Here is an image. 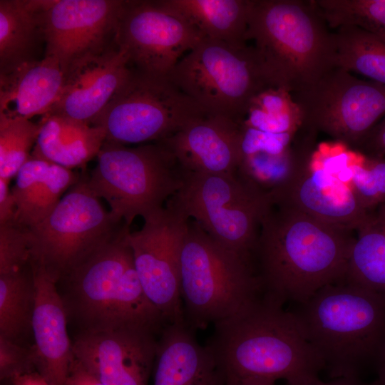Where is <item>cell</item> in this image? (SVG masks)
Returning <instances> with one entry per match:
<instances>
[{"label": "cell", "mask_w": 385, "mask_h": 385, "mask_svg": "<svg viewBox=\"0 0 385 385\" xmlns=\"http://www.w3.org/2000/svg\"><path fill=\"white\" fill-rule=\"evenodd\" d=\"M355 231L272 202L253 255L263 294L284 305L302 304L322 287L346 279Z\"/></svg>", "instance_id": "obj_1"}, {"label": "cell", "mask_w": 385, "mask_h": 385, "mask_svg": "<svg viewBox=\"0 0 385 385\" xmlns=\"http://www.w3.org/2000/svg\"><path fill=\"white\" fill-rule=\"evenodd\" d=\"M206 346L226 380L285 379L311 385L324 364L294 312L264 294L214 324Z\"/></svg>", "instance_id": "obj_2"}, {"label": "cell", "mask_w": 385, "mask_h": 385, "mask_svg": "<svg viewBox=\"0 0 385 385\" xmlns=\"http://www.w3.org/2000/svg\"><path fill=\"white\" fill-rule=\"evenodd\" d=\"M125 224L56 284L68 322L78 333L143 328L160 332L168 324L150 302L138 278Z\"/></svg>", "instance_id": "obj_3"}, {"label": "cell", "mask_w": 385, "mask_h": 385, "mask_svg": "<svg viewBox=\"0 0 385 385\" xmlns=\"http://www.w3.org/2000/svg\"><path fill=\"white\" fill-rule=\"evenodd\" d=\"M245 40L254 41L270 85L291 93L337 66L334 32L313 0H252Z\"/></svg>", "instance_id": "obj_4"}, {"label": "cell", "mask_w": 385, "mask_h": 385, "mask_svg": "<svg viewBox=\"0 0 385 385\" xmlns=\"http://www.w3.org/2000/svg\"><path fill=\"white\" fill-rule=\"evenodd\" d=\"M294 312L334 379H358L385 342V297L343 280L327 285Z\"/></svg>", "instance_id": "obj_5"}, {"label": "cell", "mask_w": 385, "mask_h": 385, "mask_svg": "<svg viewBox=\"0 0 385 385\" xmlns=\"http://www.w3.org/2000/svg\"><path fill=\"white\" fill-rule=\"evenodd\" d=\"M185 323L205 329L263 294L254 265L225 248L190 219L180 256Z\"/></svg>", "instance_id": "obj_6"}, {"label": "cell", "mask_w": 385, "mask_h": 385, "mask_svg": "<svg viewBox=\"0 0 385 385\" xmlns=\"http://www.w3.org/2000/svg\"><path fill=\"white\" fill-rule=\"evenodd\" d=\"M86 183L111 212L130 226L163 207L181 188L185 173L173 153L161 142L127 147L105 140Z\"/></svg>", "instance_id": "obj_7"}, {"label": "cell", "mask_w": 385, "mask_h": 385, "mask_svg": "<svg viewBox=\"0 0 385 385\" xmlns=\"http://www.w3.org/2000/svg\"><path fill=\"white\" fill-rule=\"evenodd\" d=\"M206 113L240 123L250 101L272 87L253 46L204 38L167 77Z\"/></svg>", "instance_id": "obj_8"}, {"label": "cell", "mask_w": 385, "mask_h": 385, "mask_svg": "<svg viewBox=\"0 0 385 385\" xmlns=\"http://www.w3.org/2000/svg\"><path fill=\"white\" fill-rule=\"evenodd\" d=\"M168 201L221 245L254 265L260 224L272 203L270 196L237 173H185L181 188Z\"/></svg>", "instance_id": "obj_9"}, {"label": "cell", "mask_w": 385, "mask_h": 385, "mask_svg": "<svg viewBox=\"0 0 385 385\" xmlns=\"http://www.w3.org/2000/svg\"><path fill=\"white\" fill-rule=\"evenodd\" d=\"M208 114L168 78L132 69L92 125L123 145L159 142Z\"/></svg>", "instance_id": "obj_10"}, {"label": "cell", "mask_w": 385, "mask_h": 385, "mask_svg": "<svg viewBox=\"0 0 385 385\" xmlns=\"http://www.w3.org/2000/svg\"><path fill=\"white\" fill-rule=\"evenodd\" d=\"M125 224L104 209L81 177L43 220L29 227L32 260L57 282Z\"/></svg>", "instance_id": "obj_11"}, {"label": "cell", "mask_w": 385, "mask_h": 385, "mask_svg": "<svg viewBox=\"0 0 385 385\" xmlns=\"http://www.w3.org/2000/svg\"><path fill=\"white\" fill-rule=\"evenodd\" d=\"M292 95L304 125L353 151L385 115V86L339 66Z\"/></svg>", "instance_id": "obj_12"}, {"label": "cell", "mask_w": 385, "mask_h": 385, "mask_svg": "<svg viewBox=\"0 0 385 385\" xmlns=\"http://www.w3.org/2000/svg\"><path fill=\"white\" fill-rule=\"evenodd\" d=\"M143 219L128 236L143 289L167 324L183 322L180 256L190 219L169 201Z\"/></svg>", "instance_id": "obj_13"}, {"label": "cell", "mask_w": 385, "mask_h": 385, "mask_svg": "<svg viewBox=\"0 0 385 385\" xmlns=\"http://www.w3.org/2000/svg\"><path fill=\"white\" fill-rule=\"evenodd\" d=\"M204 38L182 16L157 1H125L115 41L134 70L167 78Z\"/></svg>", "instance_id": "obj_14"}, {"label": "cell", "mask_w": 385, "mask_h": 385, "mask_svg": "<svg viewBox=\"0 0 385 385\" xmlns=\"http://www.w3.org/2000/svg\"><path fill=\"white\" fill-rule=\"evenodd\" d=\"M125 1L48 0L41 11L44 56L63 72L78 59L115 43Z\"/></svg>", "instance_id": "obj_15"}, {"label": "cell", "mask_w": 385, "mask_h": 385, "mask_svg": "<svg viewBox=\"0 0 385 385\" xmlns=\"http://www.w3.org/2000/svg\"><path fill=\"white\" fill-rule=\"evenodd\" d=\"M155 334L134 327L77 333L73 352L104 385H148L156 354Z\"/></svg>", "instance_id": "obj_16"}, {"label": "cell", "mask_w": 385, "mask_h": 385, "mask_svg": "<svg viewBox=\"0 0 385 385\" xmlns=\"http://www.w3.org/2000/svg\"><path fill=\"white\" fill-rule=\"evenodd\" d=\"M125 52L115 41L75 61L64 73L60 96L45 115H58L92 125L129 77Z\"/></svg>", "instance_id": "obj_17"}, {"label": "cell", "mask_w": 385, "mask_h": 385, "mask_svg": "<svg viewBox=\"0 0 385 385\" xmlns=\"http://www.w3.org/2000/svg\"><path fill=\"white\" fill-rule=\"evenodd\" d=\"M325 223L356 231L369 212L350 185L325 166L315 151L309 161L271 197Z\"/></svg>", "instance_id": "obj_18"}, {"label": "cell", "mask_w": 385, "mask_h": 385, "mask_svg": "<svg viewBox=\"0 0 385 385\" xmlns=\"http://www.w3.org/2000/svg\"><path fill=\"white\" fill-rule=\"evenodd\" d=\"M36 289L31 335L36 371L51 385H66L75 358L68 319L56 282L31 260Z\"/></svg>", "instance_id": "obj_19"}, {"label": "cell", "mask_w": 385, "mask_h": 385, "mask_svg": "<svg viewBox=\"0 0 385 385\" xmlns=\"http://www.w3.org/2000/svg\"><path fill=\"white\" fill-rule=\"evenodd\" d=\"M240 125L207 114L159 141L174 155L185 173H235L240 161Z\"/></svg>", "instance_id": "obj_20"}, {"label": "cell", "mask_w": 385, "mask_h": 385, "mask_svg": "<svg viewBox=\"0 0 385 385\" xmlns=\"http://www.w3.org/2000/svg\"><path fill=\"white\" fill-rule=\"evenodd\" d=\"M160 334L153 385H225L215 358L197 342L185 322L168 324Z\"/></svg>", "instance_id": "obj_21"}, {"label": "cell", "mask_w": 385, "mask_h": 385, "mask_svg": "<svg viewBox=\"0 0 385 385\" xmlns=\"http://www.w3.org/2000/svg\"><path fill=\"white\" fill-rule=\"evenodd\" d=\"M63 80L58 61L48 56L0 73V115L29 120L45 115L58 100Z\"/></svg>", "instance_id": "obj_22"}, {"label": "cell", "mask_w": 385, "mask_h": 385, "mask_svg": "<svg viewBox=\"0 0 385 385\" xmlns=\"http://www.w3.org/2000/svg\"><path fill=\"white\" fill-rule=\"evenodd\" d=\"M31 155L72 169L97 157L106 139L103 128L58 115H43Z\"/></svg>", "instance_id": "obj_23"}, {"label": "cell", "mask_w": 385, "mask_h": 385, "mask_svg": "<svg viewBox=\"0 0 385 385\" xmlns=\"http://www.w3.org/2000/svg\"><path fill=\"white\" fill-rule=\"evenodd\" d=\"M48 0L0 1V73L38 60L44 37L41 11Z\"/></svg>", "instance_id": "obj_24"}, {"label": "cell", "mask_w": 385, "mask_h": 385, "mask_svg": "<svg viewBox=\"0 0 385 385\" xmlns=\"http://www.w3.org/2000/svg\"><path fill=\"white\" fill-rule=\"evenodd\" d=\"M205 37L232 43L246 42L252 0H159Z\"/></svg>", "instance_id": "obj_25"}, {"label": "cell", "mask_w": 385, "mask_h": 385, "mask_svg": "<svg viewBox=\"0 0 385 385\" xmlns=\"http://www.w3.org/2000/svg\"><path fill=\"white\" fill-rule=\"evenodd\" d=\"M345 280L385 297V203L355 231Z\"/></svg>", "instance_id": "obj_26"}, {"label": "cell", "mask_w": 385, "mask_h": 385, "mask_svg": "<svg viewBox=\"0 0 385 385\" xmlns=\"http://www.w3.org/2000/svg\"><path fill=\"white\" fill-rule=\"evenodd\" d=\"M35 298L31 262L21 271L0 275V336L22 344L31 334Z\"/></svg>", "instance_id": "obj_27"}, {"label": "cell", "mask_w": 385, "mask_h": 385, "mask_svg": "<svg viewBox=\"0 0 385 385\" xmlns=\"http://www.w3.org/2000/svg\"><path fill=\"white\" fill-rule=\"evenodd\" d=\"M334 35L337 66L385 86V43L354 26L339 27Z\"/></svg>", "instance_id": "obj_28"}, {"label": "cell", "mask_w": 385, "mask_h": 385, "mask_svg": "<svg viewBox=\"0 0 385 385\" xmlns=\"http://www.w3.org/2000/svg\"><path fill=\"white\" fill-rule=\"evenodd\" d=\"M239 124L272 134L296 133L302 125V116L289 91L270 87L250 101Z\"/></svg>", "instance_id": "obj_29"}, {"label": "cell", "mask_w": 385, "mask_h": 385, "mask_svg": "<svg viewBox=\"0 0 385 385\" xmlns=\"http://www.w3.org/2000/svg\"><path fill=\"white\" fill-rule=\"evenodd\" d=\"M328 26H354L385 43V0H313Z\"/></svg>", "instance_id": "obj_30"}, {"label": "cell", "mask_w": 385, "mask_h": 385, "mask_svg": "<svg viewBox=\"0 0 385 385\" xmlns=\"http://www.w3.org/2000/svg\"><path fill=\"white\" fill-rule=\"evenodd\" d=\"M42 123L0 115V178L16 176L30 158Z\"/></svg>", "instance_id": "obj_31"}, {"label": "cell", "mask_w": 385, "mask_h": 385, "mask_svg": "<svg viewBox=\"0 0 385 385\" xmlns=\"http://www.w3.org/2000/svg\"><path fill=\"white\" fill-rule=\"evenodd\" d=\"M80 178L72 170L51 163L29 207L16 221L29 228L41 222L56 207L63 194L78 183Z\"/></svg>", "instance_id": "obj_32"}, {"label": "cell", "mask_w": 385, "mask_h": 385, "mask_svg": "<svg viewBox=\"0 0 385 385\" xmlns=\"http://www.w3.org/2000/svg\"><path fill=\"white\" fill-rule=\"evenodd\" d=\"M349 168L350 187L366 211H372L385 203L384 158L351 155Z\"/></svg>", "instance_id": "obj_33"}, {"label": "cell", "mask_w": 385, "mask_h": 385, "mask_svg": "<svg viewBox=\"0 0 385 385\" xmlns=\"http://www.w3.org/2000/svg\"><path fill=\"white\" fill-rule=\"evenodd\" d=\"M31 260L29 228L16 220L0 225V275L21 271Z\"/></svg>", "instance_id": "obj_34"}, {"label": "cell", "mask_w": 385, "mask_h": 385, "mask_svg": "<svg viewBox=\"0 0 385 385\" xmlns=\"http://www.w3.org/2000/svg\"><path fill=\"white\" fill-rule=\"evenodd\" d=\"M51 162L31 155L16 175L11 192L16 204V220L29 207L39 184L46 175Z\"/></svg>", "instance_id": "obj_35"}, {"label": "cell", "mask_w": 385, "mask_h": 385, "mask_svg": "<svg viewBox=\"0 0 385 385\" xmlns=\"http://www.w3.org/2000/svg\"><path fill=\"white\" fill-rule=\"evenodd\" d=\"M36 371L32 346H25L0 336V379H13Z\"/></svg>", "instance_id": "obj_36"}, {"label": "cell", "mask_w": 385, "mask_h": 385, "mask_svg": "<svg viewBox=\"0 0 385 385\" xmlns=\"http://www.w3.org/2000/svg\"><path fill=\"white\" fill-rule=\"evenodd\" d=\"M356 152L371 158L385 157V115L370 130Z\"/></svg>", "instance_id": "obj_37"}, {"label": "cell", "mask_w": 385, "mask_h": 385, "mask_svg": "<svg viewBox=\"0 0 385 385\" xmlns=\"http://www.w3.org/2000/svg\"><path fill=\"white\" fill-rule=\"evenodd\" d=\"M9 183L10 180L0 178V225L16 220V204Z\"/></svg>", "instance_id": "obj_38"}, {"label": "cell", "mask_w": 385, "mask_h": 385, "mask_svg": "<svg viewBox=\"0 0 385 385\" xmlns=\"http://www.w3.org/2000/svg\"><path fill=\"white\" fill-rule=\"evenodd\" d=\"M66 385H104L74 358Z\"/></svg>", "instance_id": "obj_39"}, {"label": "cell", "mask_w": 385, "mask_h": 385, "mask_svg": "<svg viewBox=\"0 0 385 385\" xmlns=\"http://www.w3.org/2000/svg\"><path fill=\"white\" fill-rule=\"evenodd\" d=\"M9 382L11 385H51L37 371L17 376Z\"/></svg>", "instance_id": "obj_40"}, {"label": "cell", "mask_w": 385, "mask_h": 385, "mask_svg": "<svg viewBox=\"0 0 385 385\" xmlns=\"http://www.w3.org/2000/svg\"><path fill=\"white\" fill-rule=\"evenodd\" d=\"M378 376L375 381L369 385H385V342L376 359Z\"/></svg>", "instance_id": "obj_41"}, {"label": "cell", "mask_w": 385, "mask_h": 385, "mask_svg": "<svg viewBox=\"0 0 385 385\" xmlns=\"http://www.w3.org/2000/svg\"><path fill=\"white\" fill-rule=\"evenodd\" d=\"M311 385H364V384H362L359 381V379L339 378V379H334L333 381H329V382L322 381L319 379Z\"/></svg>", "instance_id": "obj_42"}, {"label": "cell", "mask_w": 385, "mask_h": 385, "mask_svg": "<svg viewBox=\"0 0 385 385\" xmlns=\"http://www.w3.org/2000/svg\"><path fill=\"white\" fill-rule=\"evenodd\" d=\"M225 385H277L275 381L260 380V379H246V380H226Z\"/></svg>", "instance_id": "obj_43"}, {"label": "cell", "mask_w": 385, "mask_h": 385, "mask_svg": "<svg viewBox=\"0 0 385 385\" xmlns=\"http://www.w3.org/2000/svg\"><path fill=\"white\" fill-rule=\"evenodd\" d=\"M10 385H11V384L9 382Z\"/></svg>", "instance_id": "obj_44"}]
</instances>
